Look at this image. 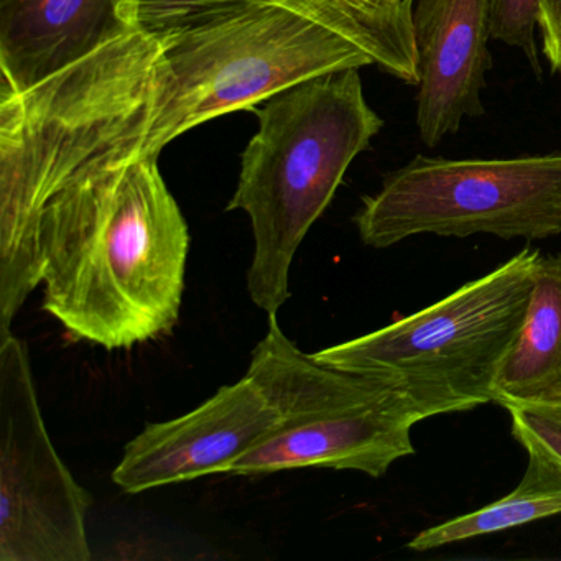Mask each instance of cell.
<instances>
[{
	"label": "cell",
	"instance_id": "cell-13",
	"mask_svg": "<svg viewBox=\"0 0 561 561\" xmlns=\"http://www.w3.org/2000/svg\"><path fill=\"white\" fill-rule=\"evenodd\" d=\"M512 435L528 455L522 491L561 492V405L508 409Z\"/></svg>",
	"mask_w": 561,
	"mask_h": 561
},
{
	"label": "cell",
	"instance_id": "cell-10",
	"mask_svg": "<svg viewBox=\"0 0 561 561\" xmlns=\"http://www.w3.org/2000/svg\"><path fill=\"white\" fill-rule=\"evenodd\" d=\"M133 32L129 0H0V91L31 90Z\"/></svg>",
	"mask_w": 561,
	"mask_h": 561
},
{
	"label": "cell",
	"instance_id": "cell-8",
	"mask_svg": "<svg viewBox=\"0 0 561 561\" xmlns=\"http://www.w3.org/2000/svg\"><path fill=\"white\" fill-rule=\"evenodd\" d=\"M277 413L245 374L192 412L147 425L127 443L113 481L127 494L193 481L232 468L277 425Z\"/></svg>",
	"mask_w": 561,
	"mask_h": 561
},
{
	"label": "cell",
	"instance_id": "cell-2",
	"mask_svg": "<svg viewBox=\"0 0 561 561\" xmlns=\"http://www.w3.org/2000/svg\"><path fill=\"white\" fill-rule=\"evenodd\" d=\"M160 80L147 150L304 81L377 67L419 84L416 58L304 0H262L160 38Z\"/></svg>",
	"mask_w": 561,
	"mask_h": 561
},
{
	"label": "cell",
	"instance_id": "cell-9",
	"mask_svg": "<svg viewBox=\"0 0 561 561\" xmlns=\"http://www.w3.org/2000/svg\"><path fill=\"white\" fill-rule=\"evenodd\" d=\"M413 35L419 64L415 124L435 149L462 121L484 114L482 91L491 70L488 0H415Z\"/></svg>",
	"mask_w": 561,
	"mask_h": 561
},
{
	"label": "cell",
	"instance_id": "cell-6",
	"mask_svg": "<svg viewBox=\"0 0 561 561\" xmlns=\"http://www.w3.org/2000/svg\"><path fill=\"white\" fill-rule=\"evenodd\" d=\"M354 225L374 249L420 234L554 238L561 234V152L468 160L419 153L363 199Z\"/></svg>",
	"mask_w": 561,
	"mask_h": 561
},
{
	"label": "cell",
	"instance_id": "cell-3",
	"mask_svg": "<svg viewBox=\"0 0 561 561\" xmlns=\"http://www.w3.org/2000/svg\"><path fill=\"white\" fill-rule=\"evenodd\" d=\"M254 113L259 130L242 153L228 211L251 219L249 297L271 317L290 298L298 248L383 121L364 96L357 68L304 81Z\"/></svg>",
	"mask_w": 561,
	"mask_h": 561
},
{
	"label": "cell",
	"instance_id": "cell-14",
	"mask_svg": "<svg viewBox=\"0 0 561 561\" xmlns=\"http://www.w3.org/2000/svg\"><path fill=\"white\" fill-rule=\"evenodd\" d=\"M262 0H129L134 31L160 38L192 31Z\"/></svg>",
	"mask_w": 561,
	"mask_h": 561
},
{
	"label": "cell",
	"instance_id": "cell-11",
	"mask_svg": "<svg viewBox=\"0 0 561 561\" xmlns=\"http://www.w3.org/2000/svg\"><path fill=\"white\" fill-rule=\"evenodd\" d=\"M492 403L561 405V254L538 259L524 324L502 360Z\"/></svg>",
	"mask_w": 561,
	"mask_h": 561
},
{
	"label": "cell",
	"instance_id": "cell-12",
	"mask_svg": "<svg viewBox=\"0 0 561 561\" xmlns=\"http://www.w3.org/2000/svg\"><path fill=\"white\" fill-rule=\"evenodd\" d=\"M557 514H561V492L522 491L515 488L511 494L479 511L420 531L407 543V548L428 551L456 541L497 534Z\"/></svg>",
	"mask_w": 561,
	"mask_h": 561
},
{
	"label": "cell",
	"instance_id": "cell-18",
	"mask_svg": "<svg viewBox=\"0 0 561 561\" xmlns=\"http://www.w3.org/2000/svg\"><path fill=\"white\" fill-rule=\"evenodd\" d=\"M308 4L317 5V8L323 9V11L330 12V14L336 15V18L343 19V21L350 22V24L356 25V27L364 28L369 34L376 35V37L382 38V41L389 42V44L396 45V47L402 48L405 51H412L416 54V47L413 44H407V42L399 41V38L392 37V35L383 34V32L377 31V28L370 27L366 22L360 21L357 15H354L341 0H304Z\"/></svg>",
	"mask_w": 561,
	"mask_h": 561
},
{
	"label": "cell",
	"instance_id": "cell-16",
	"mask_svg": "<svg viewBox=\"0 0 561 561\" xmlns=\"http://www.w3.org/2000/svg\"><path fill=\"white\" fill-rule=\"evenodd\" d=\"M341 2L370 27L392 35L399 41L415 44V35H413L415 0H341Z\"/></svg>",
	"mask_w": 561,
	"mask_h": 561
},
{
	"label": "cell",
	"instance_id": "cell-7",
	"mask_svg": "<svg viewBox=\"0 0 561 561\" xmlns=\"http://www.w3.org/2000/svg\"><path fill=\"white\" fill-rule=\"evenodd\" d=\"M93 499L55 449L28 350L0 336V561H88Z\"/></svg>",
	"mask_w": 561,
	"mask_h": 561
},
{
	"label": "cell",
	"instance_id": "cell-5",
	"mask_svg": "<svg viewBox=\"0 0 561 561\" xmlns=\"http://www.w3.org/2000/svg\"><path fill=\"white\" fill-rule=\"evenodd\" d=\"M248 376L278 420L229 474L327 468L380 478L397 459L415 453L410 433L422 419L409 400L380 380L304 353L278 327L277 314L268 317Z\"/></svg>",
	"mask_w": 561,
	"mask_h": 561
},
{
	"label": "cell",
	"instance_id": "cell-15",
	"mask_svg": "<svg viewBox=\"0 0 561 561\" xmlns=\"http://www.w3.org/2000/svg\"><path fill=\"white\" fill-rule=\"evenodd\" d=\"M492 41L522 51L538 80L541 78L537 42L538 0H488Z\"/></svg>",
	"mask_w": 561,
	"mask_h": 561
},
{
	"label": "cell",
	"instance_id": "cell-1",
	"mask_svg": "<svg viewBox=\"0 0 561 561\" xmlns=\"http://www.w3.org/2000/svg\"><path fill=\"white\" fill-rule=\"evenodd\" d=\"M160 44L133 32L0 91V320L38 285L73 340L110 351L179 323L190 232L147 150Z\"/></svg>",
	"mask_w": 561,
	"mask_h": 561
},
{
	"label": "cell",
	"instance_id": "cell-17",
	"mask_svg": "<svg viewBox=\"0 0 561 561\" xmlns=\"http://www.w3.org/2000/svg\"><path fill=\"white\" fill-rule=\"evenodd\" d=\"M537 25L541 54L551 73H561V0H538Z\"/></svg>",
	"mask_w": 561,
	"mask_h": 561
},
{
	"label": "cell",
	"instance_id": "cell-4",
	"mask_svg": "<svg viewBox=\"0 0 561 561\" xmlns=\"http://www.w3.org/2000/svg\"><path fill=\"white\" fill-rule=\"evenodd\" d=\"M538 259L537 249H524L432 307L313 356L380 380L422 420L492 403L502 360L524 324Z\"/></svg>",
	"mask_w": 561,
	"mask_h": 561
}]
</instances>
